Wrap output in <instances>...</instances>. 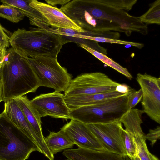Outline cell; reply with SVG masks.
Returning a JSON list of instances; mask_svg holds the SVG:
<instances>
[{
    "mask_svg": "<svg viewBox=\"0 0 160 160\" xmlns=\"http://www.w3.org/2000/svg\"><path fill=\"white\" fill-rule=\"evenodd\" d=\"M78 20L87 31L101 37L110 31L124 32L129 36L133 32L148 33L146 24L125 10L102 4L99 0H84L78 14Z\"/></svg>",
    "mask_w": 160,
    "mask_h": 160,
    "instance_id": "obj_1",
    "label": "cell"
},
{
    "mask_svg": "<svg viewBox=\"0 0 160 160\" xmlns=\"http://www.w3.org/2000/svg\"><path fill=\"white\" fill-rule=\"evenodd\" d=\"M0 68L2 101L35 92L40 81L24 55L12 47L6 50Z\"/></svg>",
    "mask_w": 160,
    "mask_h": 160,
    "instance_id": "obj_2",
    "label": "cell"
},
{
    "mask_svg": "<svg viewBox=\"0 0 160 160\" xmlns=\"http://www.w3.org/2000/svg\"><path fill=\"white\" fill-rule=\"evenodd\" d=\"M70 42L61 35L39 28L30 30L18 29L9 39L12 48L30 58H57L63 45Z\"/></svg>",
    "mask_w": 160,
    "mask_h": 160,
    "instance_id": "obj_3",
    "label": "cell"
},
{
    "mask_svg": "<svg viewBox=\"0 0 160 160\" xmlns=\"http://www.w3.org/2000/svg\"><path fill=\"white\" fill-rule=\"evenodd\" d=\"M37 145L3 112L0 114V160H26Z\"/></svg>",
    "mask_w": 160,
    "mask_h": 160,
    "instance_id": "obj_4",
    "label": "cell"
},
{
    "mask_svg": "<svg viewBox=\"0 0 160 160\" xmlns=\"http://www.w3.org/2000/svg\"><path fill=\"white\" fill-rule=\"evenodd\" d=\"M133 90L123 95L71 110V119L86 124L120 121L123 116L129 110L128 96Z\"/></svg>",
    "mask_w": 160,
    "mask_h": 160,
    "instance_id": "obj_5",
    "label": "cell"
},
{
    "mask_svg": "<svg viewBox=\"0 0 160 160\" xmlns=\"http://www.w3.org/2000/svg\"><path fill=\"white\" fill-rule=\"evenodd\" d=\"M25 57L40 79L41 86L53 89L59 92H65L72 76L67 69L62 67L57 58L49 56Z\"/></svg>",
    "mask_w": 160,
    "mask_h": 160,
    "instance_id": "obj_6",
    "label": "cell"
},
{
    "mask_svg": "<svg viewBox=\"0 0 160 160\" xmlns=\"http://www.w3.org/2000/svg\"><path fill=\"white\" fill-rule=\"evenodd\" d=\"M119 84L101 72L84 73L72 80L64 94L70 97L106 92L116 91Z\"/></svg>",
    "mask_w": 160,
    "mask_h": 160,
    "instance_id": "obj_7",
    "label": "cell"
},
{
    "mask_svg": "<svg viewBox=\"0 0 160 160\" xmlns=\"http://www.w3.org/2000/svg\"><path fill=\"white\" fill-rule=\"evenodd\" d=\"M86 125L105 151L127 155L122 138L123 128L120 121Z\"/></svg>",
    "mask_w": 160,
    "mask_h": 160,
    "instance_id": "obj_8",
    "label": "cell"
},
{
    "mask_svg": "<svg viewBox=\"0 0 160 160\" xmlns=\"http://www.w3.org/2000/svg\"><path fill=\"white\" fill-rule=\"evenodd\" d=\"M136 79L142 92L141 103L144 112L160 124V78L138 73Z\"/></svg>",
    "mask_w": 160,
    "mask_h": 160,
    "instance_id": "obj_9",
    "label": "cell"
},
{
    "mask_svg": "<svg viewBox=\"0 0 160 160\" xmlns=\"http://www.w3.org/2000/svg\"><path fill=\"white\" fill-rule=\"evenodd\" d=\"M40 116H49L66 120L71 119L70 110L65 100L64 94L55 91L41 94L30 100Z\"/></svg>",
    "mask_w": 160,
    "mask_h": 160,
    "instance_id": "obj_10",
    "label": "cell"
},
{
    "mask_svg": "<svg viewBox=\"0 0 160 160\" xmlns=\"http://www.w3.org/2000/svg\"><path fill=\"white\" fill-rule=\"evenodd\" d=\"M3 112L15 125L37 145L41 153L49 160H54V155L49 150L45 141L37 135L14 99H12L4 102Z\"/></svg>",
    "mask_w": 160,
    "mask_h": 160,
    "instance_id": "obj_11",
    "label": "cell"
},
{
    "mask_svg": "<svg viewBox=\"0 0 160 160\" xmlns=\"http://www.w3.org/2000/svg\"><path fill=\"white\" fill-rule=\"evenodd\" d=\"M60 130L78 148L99 151L105 150L86 124L84 123L72 119Z\"/></svg>",
    "mask_w": 160,
    "mask_h": 160,
    "instance_id": "obj_12",
    "label": "cell"
},
{
    "mask_svg": "<svg viewBox=\"0 0 160 160\" xmlns=\"http://www.w3.org/2000/svg\"><path fill=\"white\" fill-rule=\"evenodd\" d=\"M30 5L38 11L53 28L71 29L79 32L85 31L78 26L60 9L36 0H30Z\"/></svg>",
    "mask_w": 160,
    "mask_h": 160,
    "instance_id": "obj_13",
    "label": "cell"
},
{
    "mask_svg": "<svg viewBox=\"0 0 160 160\" xmlns=\"http://www.w3.org/2000/svg\"><path fill=\"white\" fill-rule=\"evenodd\" d=\"M63 154L69 160H126L125 156L106 151L78 148L65 150Z\"/></svg>",
    "mask_w": 160,
    "mask_h": 160,
    "instance_id": "obj_14",
    "label": "cell"
},
{
    "mask_svg": "<svg viewBox=\"0 0 160 160\" xmlns=\"http://www.w3.org/2000/svg\"><path fill=\"white\" fill-rule=\"evenodd\" d=\"M128 93H122L116 90L80 96H65V100L68 106L71 110L82 106L94 104L100 101L123 95Z\"/></svg>",
    "mask_w": 160,
    "mask_h": 160,
    "instance_id": "obj_15",
    "label": "cell"
},
{
    "mask_svg": "<svg viewBox=\"0 0 160 160\" xmlns=\"http://www.w3.org/2000/svg\"><path fill=\"white\" fill-rule=\"evenodd\" d=\"M14 99L24 114L28 122L38 136L43 140L41 117L38 112L26 96L16 98Z\"/></svg>",
    "mask_w": 160,
    "mask_h": 160,
    "instance_id": "obj_16",
    "label": "cell"
},
{
    "mask_svg": "<svg viewBox=\"0 0 160 160\" xmlns=\"http://www.w3.org/2000/svg\"><path fill=\"white\" fill-rule=\"evenodd\" d=\"M144 113L143 110L132 108L128 111L120 120L125 130L133 137L145 135L141 127L143 122L142 116Z\"/></svg>",
    "mask_w": 160,
    "mask_h": 160,
    "instance_id": "obj_17",
    "label": "cell"
},
{
    "mask_svg": "<svg viewBox=\"0 0 160 160\" xmlns=\"http://www.w3.org/2000/svg\"><path fill=\"white\" fill-rule=\"evenodd\" d=\"M44 139L47 147L53 155L63 150L72 148L75 144L61 130L57 132L50 131L49 135Z\"/></svg>",
    "mask_w": 160,
    "mask_h": 160,
    "instance_id": "obj_18",
    "label": "cell"
},
{
    "mask_svg": "<svg viewBox=\"0 0 160 160\" xmlns=\"http://www.w3.org/2000/svg\"><path fill=\"white\" fill-rule=\"evenodd\" d=\"M30 0H2L3 4H7L21 11L25 16L48 24L46 18L37 10L29 5Z\"/></svg>",
    "mask_w": 160,
    "mask_h": 160,
    "instance_id": "obj_19",
    "label": "cell"
},
{
    "mask_svg": "<svg viewBox=\"0 0 160 160\" xmlns=\"http://www.w3.org/2000/svg\"><path fill=\"white\" fill-rule=\"evenodd\" d=\"M68 37L87 39L98 42L128 45L135 47L139 49H141L144 46V44L142 43L123 41L111 38L90 36L86 35L82 32H78L73 30L68 34Z\"/></svg>",
    "mask_w": 160,
    "mask_h": 160,
    "instance_id": "obj_20",
    "label": "cell"
},
{
    "mask_svg": "<svg viewBox=\"0 0 160 160\" xmlns=\"http://www.w3.org/2000/svg\"><path fill=\"white\" fill-rule=\"evenodd\" d=\"M79 45L108 66L124 75L128 79L131 80L133 78V77L126 68L122 66L105 54L85 44H81Z\"/></svg>",
    "mask_w": 160,
    "mask_h": 160,
    "instance_id": "obj_21",
    "label": "cell"
},
{
    "mask_svg": "<svg viewBox=\"0 0 160 160\" xmlns=\"http://www.w3.org/2000/svg\"><path fill=\"white\" fill-rule=\"evenodd\" d=\"M148 10L138 17L142 23L147 24H160V0H157L150 4Z\"/></svg>",
    "mask_w": 160,
    "mask_h": 160,
    "instance_id": "obj_22",
    "label": "cell"
},
{
    "mask_svg": "<svg viewBox=\"0 0 160 160\" xmlns=\"http://www.w3.org/2000/svg\"><path fill=\"white\" fill-rule=\"evenodd\" d=\"M25 16L19 9L11 6L4 4L0 5V17L14 23H18Z\"/></svg>",
    "mask_w": 160,
    "mask_h": 160,
    "instance_id": "obj_23",
    "label": "cell"
},
{
    "mask_svg": "<svg viewBox=\"0 0 160 160\" xmlns=\"http://www.w3.org/2000/svg\"><path fill=\"white\" fill-rule=\"evenodd\" d=\"M122 138L127 156L131 159L135 160L138 155V151L133 137L123 129Z\"/></svg>",
    "mask_w": 160,
    "mask_h": 160,
    "instance_id": "obj_24",
    "label": "cell"
},
{
    "mask_svg": "<svg viewBox=\"0 0 160 160\" xmlns=\"http://www.w3.org/2000/svg\"><path fill=\"white\" fill-rule=\"evenodd\" d=\"M136 143L138 155L140 160H151L149 152L146 142L145 135L133 137Z\"/></svg>",
    "mask_w": 160,
    "mask_h": 160,
    "instance_id": "obj_25",
    "label": "cell"
},
{
    "mask_svg": "<svg viewBox=\"0 0 160 160\" xmlns=\"http://www.w3.org/2000/svg\"><path fill=\"white\" fill-rule=\"evenodd\" d=\"M142 97V92L141 89L137 91L133 89L128 96V106L129 110L132 109L141 100Z\"/></svg>",
    "mask_w": 160,
    "mask_h": 160,
    "instance_id": "obj_26",
    "label": "cell"
},
{
    "mask_svg": "<svg viewBox=\"0 0 160 160\" xmlns=\"http://www.w3.org/2000/svg\"><path fill=\"white\" fill-rule=\"evenodd\" d=\"M160 127L159 126H157L154 129H150L149 132L145 135L146 139L151 142L150 145L152 147L158 140L160 139Z\"/></svg>",
    "mask_w": 160,
    "mask_h": 160,
    "instance_id": "obj_27",
    "label": "cell"
},
{
    "mask_svg": "<svg viewBox=\"0 0 160 160\" xmlns=\"http://www.w3.org/2000/svg\"><path fill=\"white\" fill-rule=\"evenodd\" d=\"M9 39L10 38L0 24V48L5 53L6 52L7 48L9 47Z\"/></svg>",
    "mask_w": 160,
    "mask_h": 160,
    "instance_id": "obj_28",
    "label": "cell"
},
{
    "mask_svg": "<svg viewBox=\"0 0 160 160\" xmlns=\"http://www.w3.org/2000/svg\"><path fill=\"white\" fill-rule=\"evenodd\" d=\"M132 89L126 84H120L116 88V90L122 93H127L130 91Z\"/></svg>",
    "mask_w": 160,
    "mask_h": 160,
    "instance_id": "obj_29",
    "label": "cell"
},
{
    "mask_svg": "<svg viewBox=\"0 0 160 160\" xmlns=\"http://www.w3.org/2000/svg\"><path fill=\"white\" fill-rule=\"evenodd\" d=\"M70 0H46L45 1L49 5H51L54 6L58 4L63 5L69 2Z\"/></svg>",
    "mask_w": 160,
    "mask_h": 160,
    "instance_id": "obj_30",
    "label": "cell"
},
{
    "mask_svg": "<svg viewBox=\"0 0 160 160\" xmlns=\"http://www.w3.org/2000/svg\"><path fill=\"white\" fill-rule=\"evenodd\" d=\"M6 53L4 52L0 48V68L3 62L4 57Z\"/></svg>",
    "mask_w": 160,
    "mask_h": 160,
    "instance_id": "obj_31",
    "label": "cell"
},
{
    "mask_svg": "<svg viewBox=\"0 0 160 160\" xmlns=\"http://www.w3.org/2000/svg\"><path fill=\"white\" fill-rule=\"evenodd\" d=\"M150 156L151 160H159L157 157L153 154H152L151 153L150 154Z\"/></svg>",
    "mask_w": 160,
    "mask_h": 160,
    "instance_id": "obj_32",
    "label": "cell"
},
{
    "mask_svg": "<svg viewBox=\"0 0 160 160\" xmlns=\"http://www.w3.org/2000/svg\"><path fill=\"white\" fill-rule=\"evenodd\" d=\"M2 101V85L0 79V102Z\"/></svg>",
    "mask_w": 160,
    "mask_h": 160,
    "instance_id": "obj_33",
    "label": "cell"
},
{
    "mask_svg": "<svg viewBox=\"0 0 160 160\" xmlns=\"http://www.w3.org/2000/svg\"><path fill=\"white\" fill-rule=\"evenodd\" d=\"M126 160H132L127 155L125 156Z\"/></svg>",
    "mask_w": 160,
    "mask_h": 160,
    "instance_id": "obj_34",
    "label": "cell"
},
{
    "mask_svg": "<svg viewBox=\"0 0 160 160\" xmlns=\"http://www.w3.org/2000/svg\"><path fill=\"white\" fill-rule=\"evenodd\" d=\"M67 160H69V159H67Z\"/></svg>",
    "mask_w": 160,
    "mask_h": 160,
    "instance_id": "obj_35",
    "label": "cell"
}]
</instances>
